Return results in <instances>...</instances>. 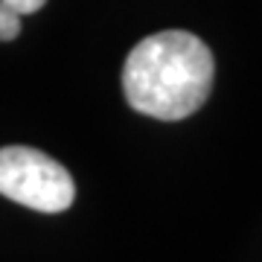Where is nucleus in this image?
<instances>
[{
  "instance_id": "nucleus-1",
  "label": "nucleus",
  "mask_w": 262,
  "mask_h": 262,
  "mask_svg": "<svg viewBox=\"0 0 262 262\" xmlns=\"http://www.w3.org/2000/svg\"><path fill=\"white\" fill-rule=\"evenodd\" d=\"M213 76V53L201 38L187 29H163L131 47L122 67V94L143 117L175 122L207 102Z\"/></svg>"
},
{
  "instance_id": "nucleus-2",
  "label": "nucleus",
  "mask_w": 262,
  "mask_h": 262,
  "mask_svg": "<svg viewBox=\"0 0 262 262\" xmlns=\"http://www.w3.org/2000/svg\"><path fill=\"white\" fill-rule=\"evenodd\" d=\"M0 195L38 213H61L76 201V184L58 160L29 146L0 149Z\"/></svg>"
},
{
  "instance_id": "nucleus-3",
  "label": "nucleus",
  "mask_w": 262,
  "mask_h": 262,
  "mask_svg": "<svg viewBox=\"0 0 262 262\" xmlns=\"http://www.w3.org/2000/svg\"><path fill=\"white\" fill-rule=\"evenodd\" d=\"M47 0H0V9L15 15V18H24V15H32V12L44 9Z\"/></svg>"
}]
</instances>
